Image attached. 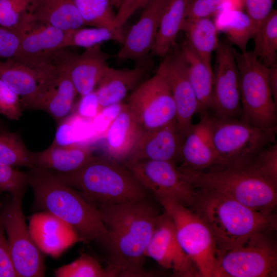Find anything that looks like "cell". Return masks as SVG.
Returning a JSON list of instances; mask_svg holds the SVG:
<instances>
[{
	"instance_id": "1",
	"label": "cell",
	"mask_w": 277,
	"mask_h": 277,
	"mask_svg": "<svg viewBox=\"0 0 277 277\" xmlns=\"http://www.w3.org/2000/svg\"><path fill=\"white\" fill-rule=\"evenodd\" d=\"M96 208L108 232L107 268L114 276H146L144 259L160 214L145 199Z\"/></svg>"
},
{
	"instance_id": "2",
	"label": "cell",
	"mask_w": 277,
	"mask_h": 277,
	"mask_svg": "<svg viewBox=\"0 0 277 277\" xmlns=\"http://www.w3.org/2000/svg\"><path fill=\"white\" fill-rule=\"evenodd\" d=\"M35 206L73 229L81 242L105 246L108 232L98 209L51 171L33 168L26 172Z\"/></svg>"
},
{
	"instance_id": "3",
	"label": "cell",
	"mask_w": 277,
	"mask_h": 277,
	"mask_svg": "<svg viewBox=\"0 0 277 277\" xmlns=\"http://www.w3.org/2000/svg\"><path fill=\"white\" fill-rule=\"evenodd\" d=\"M191 208L207 224L215 241L217 255L235 248L252 235L272 231L276 216L254 210L213 192H201Z\"/></svg>"
},
{
	"instance_id": "4",
	"label": "cell",
	"mask_w": 277,
	"mask_h": 277,
	"mask_svg": "<svg viewBox=\"0 0 277 277\" xmlns=\"http://www.w3.org/2000/svg\"><path fill=\"white\" fill-rule=\"evenodd\" d=\"M96 208L145 199L146 189L125 166L108 156L92 157L78 170L52 172Z\"/></svg>"
},
{
	"instance_id": "5",
	"label": "cell",
	"mask_w": 277,
	"mask_h": 277,
	"mask_svg": "<svg viewBox=\"0 0 277 277\" xmlns=\"http://www.w3.org/2000/svg\"><path fill=\"white\" fill-rule=\"evenodd\" d=\"M177 167L184 177L201 192L218 193L259 212L273 213L277 203V186L249 164L204 171Z\"/></svg>"
},
{
	"instance_id": "6",
	"label": "cell",
	"mask_w": 277,
	"mask_h": 277,
	"mask_svg": "<svg viewBox=\"0 0 277 277\" xmlns=\"http://www.w3.org/2000/svg\"><path fill=\"white\" fill-rule=\"evenodd\" d=\"M233 53L240 74V120L263 129L277 128V105L268 86V67L252 52L239 53L233 49Z\"/></svg>"
},
{
	"instance_id": "7",
	"label": "cell",
	"mask_w": 277,
	"mask_h": 277,
	"mask_svg": "<svg viewBox=\"0 0 277 277\" xmlns=\"http://www.w3.org/2000/svg\"><path fill=\"white\" fill-rule=\"evenodd\" d=\"M213 117L212 140L219 160L217 168L247 165L275 142L277 128L263 129L240 119Z\"/></svg>"
},
{
	"instance_id": "8",
	"label": "cell",
	"mask_w": 277,
	"mask_h": 277,
	"mask_svg": "<svg viewBox=\"0 0 277 277\" xmlns=\"http://www.w3.org/2000/svg\"><path fill=\"white\" fill-rule=\"evenodd\" d=\"M156 199L173 221L179 244L194 264L200 276H214L217 249L207 224L190 208L170 199Z\"/></svg>"
},
{
	"instance_id": "9",
	"label": "cell",
	"mask_w": 277,
	"mask_h": 277,
	"mask_svg": "<svg viewBox=\"0 0 277 277\" xmlns=\"http://www.w3.org/2000/svg\"><path fill=\"white\" fill-rule=\"evenodd\" d=\"M271 232L254 234L239 246L217 255L214 276H276L277 249Z\"/></svg>"
},
{
	"instance_id": "10",
	"label": "cell",
	"mask_w": 277,
	"mask_h": 277,
	"mask_svg": "<svg viewBox=\"0 0 277 277\" xmlns=\"http://www.w3.org/2000/svg\"><path fill=\"white\" fill-rule=\"evenodd\" d=\"M23 198L22 195L11 197L1 206L11 260L17 276H43V254L27 227L22 209Z\"/></svg>"
},
{
	"instance_id": "11",
	"label": "cell",
	"mask_w": 277,
	"mask_h": 277,
	"mask_svg": "<svg viewBox=\"0 0 277 277\" xmlns=\"http://www.w3.org/2000/svg\"><path fill=\"white\" fill-rule=\"evenodd\" d=\"M167 57L155 73L137 86L126 104L142 129L165 125L175 118L176 109L167 73Z\"/></svg>"
},
{
	"instance_id": "12",
	"label": "cell",
	"mask_w": 277,
	"mask_h": 277,
	"mask_svg": "<svg viewBox=\"0 0 277 277\" xmlns=\"http://www.w3.org/2000/svg\"><path fill=\"white\" fill-rule=\"evenodd\" d=\"M156 199L171 200L189 208L194 205L199 192L184 177L176 164L166 161H126L124 165Z\"/></svg>"
},
{
	"instance_id": "13",
	"label": "cell",
	"mask_w": 277,
	"mask_h": 277,
	"mask_svg": "<svg viewBox=\"0 0 277 277\" xmlns=\"http://www.w3.org/2000/svg\"><path fill=\"white\" fill-rule=\"evenodd\" d=\"M64 49L51 53L49 74L30 107L46 112L58 123L69 114L77 94L69 74V52Z\"/></svg>"
},
{
	"instance_id": "14",
	"label": "cell",
	"mask_w": 277,
	"mask_h": 277,
	"mask_svg": "<svg viewBox=\"0 0 277 277\" xmlns=\"http://www.w3.org/2000/svg\"><path fill=\"white\" fill-rule=\"evenodd\" d=\"M215 51L214 81L209 112L218 117L240 119V74L233 48L229 43L222 42Z\"/></svg>"
},
{
	"instance_id": "15",
	"label": "cell",
	"mask_w": 277,
	"mask_h": 277,
	"mask_svg": "<svg viewBox=\"0 0 277 277\" xmlns=\"http://www.w3.org/2000/svg\"><path fill=\"white\" fill-rule=\"evenodd\" d=\"M49 55L0 60V80L20 97L23 107L30 108L50 70Z\"/></svg>"
},
{
	"instance_id": "16",
	"label": "cell",
	"mask_w": 277,
	"mask_h": 277,
	"mask_svg": "<svg viewBox=\"0 0 277 277\" xmlns=\"http://www.w3.org/2000/svg\"><path fill=\"white\" fill-rule=\"evenodd\" d=\"M145 255L163 267L172 270L177 275L200 276L194 264L179 244L173 221L165 211L159 216Z\"/></svg>"
},
{
	"instance_id": "17",
	"label": "cell",
	"mask_w": 277,
	"mask_h": 277,
	"mask_svg": "<svg viewBox=\"0 0 277 277\" xmlns=\"http://www.w3.org/2000/svg\"><path fill=\"white\" fill-rule=\"evenodd\" d=\"M168 1L149 0L138 21L125 34L122 47L116 54L118 59L133 60L138 64L148 59Z\"/></svg>"
},
{
	"instance_id": "18",
	"label": "cell",
	"mask_w": 277,
	"mask_h": 277,
	"mask_svg": "<svg viewBox=\"0 0 277 277\" xmlns=\"http://www.w3.org/2000/svg\"><path fill=\"white\" fill-rule=\"evenodd\" d=\"M184 140L175 118L160 127L142 129L126 161L150 160L176 164L181 161Z\"/></svg>"
},
{
	"instance_id": "19",
	"label": "cell",
	"mask_w": 277,
	"mask_h": 277,
	"mask_svg": "<svg viewBox=\"0 0 277 277\" xmlns=\"http://www.w3.org/2000/svg\"><path fill=\"white\" fill-rule=\"evenodd\" d=\"M166 55L168 77L175 105V119L181 133L185 138L193 124V116L197 112L198 101L189 80L186 64L180 46L176 44Z\"/></svg>"
},
{
	"instance_id": "20",
	"label": "cell",
	"mask_w": 277,
	"mask_h": 277,
	"mask_svg": "<svg viewBox=\"0 0 277 277\" xmlns=\"http://www.w3.org/2000/svg\"><path fill=\"white\" fill-rule=\"evenodd\" d=\"M200 114L199 122L191 125L183 141L180 166L204 171L218 167L219 160L212 140L213 115L209 111Z\"/></svg>"
},
{
	"instance_id": "21",
	"label": "cell",
	"mask_w": 277,
	"mask_h": 277,
	"mask_svg": "<svg viewBox=\"0 0 277 277\" xmlns=\"http://www.w3.org/2000/svg\"><path fill=\"white\" fill-rule=\"evenodd\" d=\"M14 30L20 37L18 53L15 57H35L62 49L65 31L36 21L29 13Z\"/></svg>"
},
{
	"instance_id": "22",
	"label": "cell",
	"mask_w": 277,
	"mask_h": 277,
	"mask_svg": "<svg viewBox=\"0 0 277 277\" xmlns=\"http://www.w3.org/2000/svg\"><path fill=\"white\" fill-rule=\"evenodd\" d=\"M109 57L102 50L101 45L86 48L80 54L69 52V74L77 94L83 96L95 90L109 67L107 61Z\"/></svg>"
},
{
	"instance_id": "23",
	"label": "cell",
	"mask_w": 277,
	"mask_h": 277,
	"mask_svg": "<svg viewBox=\"0 0 277 277\" xmlns=\"http://www.w3.org/2000/svg\"><path fill=\"white\" fill-rule=\"evenodd\" d=\"M151 63L147 60L131 69L106 70L95 90L101 108L121 103L147 73Z\"/></svg>"
},
{
	"instance_id": "24",
	"label": "cell",
	"mask_w": 277,
	"mask_h": 277,
	"mask_svg": "<svg viewBox=\"0 0 277 277\" xmlns=\"http://www.w3.org/2000/svg\"><path fill=\"white\" fill-rule=\"evenodd\" d=\"M142 129L126 104L106 131L105 146L108 157L118 162L129 158Z\"/></svg>"
},
{
	"instance_id": "25",
	"label": "cell",
	"mask_w": 277,
	"mask_h": 277,
	"mask_svg": "<svg viewBox=\"0 0 277 277\" xmlns=\"http://www.w3.org/2000/svg\"><path fill=\"white\" fill-rule=\"evenodd\" d=\"M93 155L91 149L86 145L52 144L42 151L33 152V168L55 173H70L81 168Z\"/></svg>"
},
{
	"instance_id": "26",
	"label": "cell",
	"mask_w": 277,
	"mask_h": 277,
	"mask_svg": "<svg viewBox=\"0 0 277 277\" xmlns=\"http://www.w3.org/2000/svg\"><path fill=\"white\" fill-rule=\"evenodd\" d=\"M28 13L36 21L64 31L85 26L71 0H31Z\"/></svg>"
},
{
	"instance_id": "27",
	"label": "cell",
	"mask_w": 277,
	"mask_h": 277,
	"mask_svg": "<svg viewBox=\"0 0 277 277\" xmlns=\"http://www.w3.org/2000/svg\"><path fill=\"white\" fill-rule=\"evenodd\" d=\"M180 48L186 64L189 80L198 101L197 113L209 111L212 104L214 81L212 67L201 59L186 39Z\"/></svg>"
},
{
	"instance_id": "28",
	"label": "cell",
	"mask_w": 277,
	"mask_h": 277,
	"mask_svg": "<svg viewBox=\"0 0 277 277\" xmlns=\"http://www.w3.org/2000/svg\"><path fill=\"white\" fill-rule=\"evenodd\" d=\"M192 0H168L163 12L152 52L164 57L176 45Z\"/></svg>"
},
{
	"instance_id": "29",
	"label": "cell",
	"mask_w": 277,
	"mask_h": 277,
	"mask_svg": "<svg viewBox=\"0 0 277 277\" xmlns=\"http://www.w3.org/2000/svg\"><path fill=\"white\" fill-rule=\"evenodd\" d=\"M181 31L186 36V41L207 65L211 66L213 51L220 45L218 30L210 17L186 18Z\"/></svg>"
},
{
	"instance_id": "30",
	"label": "cell",
	"mask_w": 277,
	"mask_h": 277,
	"mask_svg": "<svg viewBox=\"0 0 277 277\" xmlns=\"http://www.w3.org/2000/svg\"><path fill=\"white\" fill-rule=\"evenodd\" d=\"M214 23L218 31L225 33L231 43L238 46L241 52L246 51L247 45L253 37L256 26L248 16L239 9L223 10L215 15Z\"/></svg>"
},
{
	"instance_id": "31",
	"label": "cell",
	"mask_w": 277,
	"mask_h": 277,
	"mask_svg": "<svg viewBox=\"0 0 277 277\" xmlns=\"http://www.w3.org/2000/svg\"><path fill=\"white\" fill-rule=\"evenodd\" d=\"M254 38V55L262 64L270 67L276 64L277 11L269 15L258 27Z\"/></svg>"
},
{
	"instance_id": "32",
	"label": "cell",
	"mask_w": 277,
	"mask_h": 277,
	"mask_svg": "<svg viewBox=\"0 0 277 277\" xmlns=\"http://www.w3.org/2000/svg\"><path fill=\"white\" fill-rule=\"evenodd\" d=\"M124 36L125 33L123 30L105 27L83 26L65 31L62 48L78 47L86 49L109 41H114L122 44Z\"/></svg>"
},
{
	"instance_id": "33",
	"label": "cell",
	"mask_w": 277,
	"mask_h": 277,
	"mask_svg": "<svg viewBox=\"0 0 277 277\" xmlns=\"http://www.w3.org/2000/svg\"><path fill=\"white\" fill-rule=\"evenodd\" d=\"M80 13L85 26L115 27L116 13L110 0H71Z\"/></svg>"
},
{
	"instance_id": "34",
	"label": "cell",
	"mask_w": 277,
	"mask_h": 277,
	"mask_svg": "<svg viewBox=\"0 0 277 277\" xmlns=\"http://www.w3.org/2000/svg\"><path fill=\"white\" fill-rule=\"evenodd\" d=\"M0 161L13 167L33 168V152L16 134L0 128Z\"/></svg>"
},
{
	"instance_id": "35",
	"label": "cell",
	"mask_w": 277,
	"mask_h": 277,
	"mask_svg": "<svg viewBox=\"0 0 277 277\" xmlns=\"http://www.w3.org/2000/svg\"><path fill=\"white\" fill-rule=\"evenodd\" d=\"M56 277H112L113 274L104 268L93 256L83 254L70 264L54 271Z\"/></svg>"
},
{
	"instance_id": "36",
	"label": "cell",
	"mask_w": 277,
	"mask_h": 277,
	"mask_svg": "<svg viewBox=\"0 0 277 277\" xmlns=\"http://www.w3.org/2000/svg\"><path fill=\"white\" fill-rule=\"evenodd\" d=\"M266 180L277 186V143L263 148L248 163Z\"/></svg>"
},
{
	"instance_id": "37",
	"label": "cell",
	"mask_w": 277,
	"mask_h": 277,
	"mask_svg": "<svg viewBox=\"0 0 277 277\" xmlns=\"http://www.w3.org/2000/svg\"><path fill=\"white\" fill-rule=\"evenodd\" d=\"M27 186L26 172L0 161V193H8L11 197L24 196Z\"/></svg>"
},
{
	"instance_id": "38",
	"label": "cell",
	"mask_w": 277,
	"mask_h": 277,
	"mask_svg": "<svg viewBox=\"0 0 277 277\" xmlns=\"http://www.w3.org/2000/svg\"><path fill=\"white\" fill-rule=\"evenodd\" d=\"M31 0H0V26L15 30L28 13Z\"/></svg>"
},
{
	"instance_id": "39",
	"label": "cell",
	"mask_w": 277,
	"mask_h": 277,
	"mask_svg": "<svg viewBox=\"0 0 277 277\" xmlns=\"http://www.w3.org/2000/svg\"><path fill=\"white\" fill-rule=\"evenodd\" d=\"M23 106L19 96L0 80V114L10 120H18Z\"/></svg>"
},
{
	"instance_id": "40",
	"label": "cell",
	"mask_w": 277,
	"mask_h": 277,
	"mask_svg": "<svg viewBox=\"0 0 277 277\" xmlns=\"http://www.w3.org/2000/svg\"><path fill=\"white\" fill-rule=\"evenodd\" d=\"M228 0H192L186 12V18L211 17L223 10Z\"/></svg>"
},
{
	"instance_id": "41",
	"label": "cell",
	"mask_w": 277,
	"mask_h": 277,
	"mask_svg": "<svg viewBox=\"0 0 277 277\" xmlns=\"http://www.w3.org/2000/svg\"><path fill=\"white\" fill-rule=\"evenodd\" d=\"M20 37L16 31L0 26V60L16 56Z\"/></svg>"
},
{
	"instance_id": "42",
	"label": "cell",
	"mask_w": 277,
	"mask_h": 277,
	"mask_svg": "<svg viewBox=\"0 0 277 277\" xmlns=\"http://www.w3.org/2000/svg\"><path fill=\"white\" fill-rule=\"evenodd\" d=\"M273 0H244L246 14L258 27L272 11Z\"/></svg>"
},
{
	"instance_id": "43",
	"label": "cell",
	"mask_w": 277,
	"mask_h": 277,
	"mask_svg": "<svg viewBox=\"0 0 277 277\" xmlns=\"http://www.w3.org/2000/svg\"><path fill=\"white\" fill-rule=\"evenodd\" d=\"M1 206V205H0V277H17L2 220Z\"/></svg>"
},
{
	"instance_id": "44",
	"label": "cell",
	"mask_w": 277,
	"mask_h": 277,
	"mask_svg": "<svg viewBox=\"0 0 277 277\" xmlns=\"http://www.w3.org/2000/svg\"><path fill=\"white\" fill-rule=\"evenodd\" d=\"M149 0H120L115 14V27L123 30L127 21L138 10L142 9Z\"/></svg>"
},
{
	"instance_id": "45",
	"label": "cell",
	"mask_w": 277,
	"mask_h": 277,
	"mask_svg": "<svg viewBox=\"0 0 277 277\" xmlns=\"http://www.w3.org/2000/svg\"><path fill=\"white\" fill-rule=\"evenodd\" d=\"M76 109L77 113L80 117L93 119L102 109L95 90L81 96Z\"/></svg>"
},
{
	"instance_id": "46",
	"label": "cell",
	"mask_w": 277,
	"mask_h": 277,
	"mask_svg": "<svg viewBox=\"0 0 277 277\" xmlns=\"http://www.w3.org/2000/svg\"><path fill=\"white\" fill-rule=\"evenodd\" d=\"M123 106V104L120 103L102 108L93 118L95 130L100 132H106L121 110Z\"/></svg>"
},
{
	"instance_id": "47",
	"label": "cell",
	"mask_w": 277,
	"mask_h": 277,
	"mask_svg": "<svg viewBox=\"0 0 277 277\" xmlns=\"http://www.w3.org/2000/svg\"><path fill=\"white\" fill-rule=\"evenodd\" d=\"M56 132L53 144L67 146L77 144V137L72 123L64 120Z\"/></svg>"
},
{
	"instance_id": "48",
	"label": "cell",
	"mask_w": 277,
	"mask_h": 277,
	"mask_svg": "<svg viewBox=\"0 0 277 277\" xmlns=\"http://www.w3.org/2000/svg\"><path fill=\"white\" fill-rule=\"evenodd\" d=\"M268 82L271 94L277 105V64L268 67Z\"/></svg>"
},
{
	"instance_id": "49",
	"label": "cell",
	"mask_w": 277,
	"mask_h": 277,
	"mask_svg": "<svg viewBox=\"0 0 277 277\" xmlns=\"http://www.w3.org/2000/svg\"><path fill=\"white\" fill-rule=\"evenodd\" d=\"M110 1L113 7L117 9L120 5V0H110Z\"/></svg>"
},
{
	"instance_id": "50",
	"label": "cell",
	"mask_w": 277,
	"mask_h": 277,
	"mask_svg": "<svg viewBox=\"0 0 277 277\" xmlns=\"http://www.w3.org/2000/svg\"><path fill=\"white\" fill-rule=\"evenodd\" d=\"M0 128H2V127H1V126H0Z\"/></svg>"
}]
</instances>
